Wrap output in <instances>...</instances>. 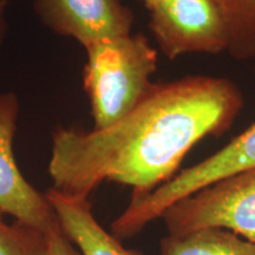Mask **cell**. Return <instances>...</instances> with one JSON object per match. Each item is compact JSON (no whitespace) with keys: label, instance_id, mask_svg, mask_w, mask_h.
Segmentation results:
<instances>
[{"label":"cell","instance_id":"obj_4","mask_svg":"<svg viewBox=\"0 0 255 255\" xmlns=\"http://www.w3.org/2000/svg\"><path fill=\"white\" fill-rule=\"evenodd\" d=\"M169 235L225 229L255 244V167L176 201L161 216Z\"/></svg>","mask_w":255,"mask_h":255},{"label":"cell","instance_id":"obj_10","mask_svg":"<svg viewBox=\"0 0 255 255\" xmlns=\"http://www.w3.org/2000/svg\"><path fill=\"white\" fill-rule=\"evenodd\" d=\"M227 30V52L237 59L255 58V0H214Z\"/></svg>","mask_w":255,"mask_h":255},{"label":"cell","instance_id":"obj_9","mask_svg":"<svg viewBox=\"0 0 255 255\" xmlns=\"http://www.w3.org/2000/svg\"><path fill=\"white\" fill-rule=\"evenodd\" d=\"M161 255H255V244L225 229H200L168 234L161 241Z\"/></svg>","mask_w":255,"mask_h":255},{"label":"cell","instance_id":"obj_8","mask_svg":"<svg viewBox=\"0 0 255 255\" xmlns=\"http://www.w3.org/2000/svg\"><path fill=\"white\" fill-rule=\"evenodd\" d=\"M45 195L60 228L81 255H143L128 250L95 218L89 197L69 196L50 188Z\"/></svg>","mask_w":255,"mask_h":255},{"label":"cell","instance_id":"obj_5","mask_svg":"<svg viewBox=\"0 0 255 255\" xmlns=\"http://www.w3.org/2000/svg\"><path fill=\"white\" fill-rule=\"evenodd\" d=\"M149 28L168 59L227 51V30L214 0H159L149 9Z\"/></svg>","mask_w":255,"mask_h":255},{"label":"cell","instance_id":"obj_13","mask_svg":"<svg viewBox=\"0 0 255 255\" xmlns=\"http://www.w3.org/2000/svg\"><path fill=\"white\" fill-rule=\"evenodd\" d=\"M7 0H0V51H1L2 44H4L6 32H7Z\"/></svg>","mask_w":255,"mask_h":255},{"label":"cell","instance_id":"obj_7","mask_svg":"<svg viewBox=\"0 0 255 255\" xmlns=\"http://www.w3.org/2000/svg\"><path fill=\"white\" fill-rule=\"evenodd\" d=\"M33 8L47 28L87 47L131 33L133 13L122 0H34Z\"/></svg>","mask_w":255,"mask_h":255},{"label":"cell","instance_id":"obj_12","mask_svg":"<svg viewBox=\"0 0 255 255\" xmlns=\"http://www.w3.org/2000/svg\"><path fill=\"white\" fill-rule=\"evenodd\" d=\"M46 255H81L60 228L59 222L46 233Z\"/></svg>","mask_w":255,"mask_h":255},{"label":"cell","instance_id":"obj_11","mask_svg":"<svg viewBox=\"0 0 255 255\" xmlns=\"http://www.w3.org/2000/svg\"><path fill=\"white\" fill-rule=\"evenodd\" d=\"M46 235L0 213V255H46Z\"/></svg>","mask_w":255,"mask_h":255},{"label":"cell","instance_id":"obj_1","mask_svg":"<svg viewBox=\"0 0 255 255\" xmlns=\"http://www.w3.org/2000/svg\"><path fill=\"white\" fill-rule=\"evenodd\" d=\"M244 98L225 78L190 76L154 84L131 113L102 130L57 128L49 175L52 188L89 197L103 181L154 190L176 175L194 145L231 128Z\"/></svg>","mask_w":255,"mask_h":255},{"label":"cell","instance_id":"obj_3","mask_svg":"<svg viewBox=\"0 0 255 255\" xmlns=\"http://www.w3.org/2000/svg\"><path fill=\"white\" fill-rule=\"evenodd\" d=\"M255 167V123L215 154L184 169L154 190L132 195L126 210L111 223L119 239H130L161 218L176 201L229 175Z\"/></svg>","mask_w":255,"mask_h":255},{"label":"cell","instance_id":"obj_14","mask_svg":"<svg viewBox=\"0 0 255 255\" xmlns=\"http://www.w3.org/2000/svg\"><path fill=\"white\" fill-rule=\"evenodd\" d=\"M139 1L145 6V8L149 11V9L152 8L156 4H157L159 0H139Z\"/></svg>","mask_w":255,"mask_h":255},{"label":"cell","instance_id":"obj_6","mask_svg":"<svg viewBox=\"0 0 255 255\" xmlns=\"http://www.w3.org/2000/svg\"><path fill=\"white\" fill-rule=\"evenodd\" d=\"M19 113L14 92L0 95V213L46 234L58 220L45 194L28 182L15 162L13 141Z\"/></svg>","mask_w":255,"mask_h":255},{"label":"cell","instance_id":"obj_2","mask_svg":"<svg viewBox=\"0 0 255 255\" xmlns=\"http://www.w3.org/2000/svg\"><path fill=\"white\" fill-rule=\"evenodd\" d=\"M83 85L94 130L114 126L131 113L154 85L157 52L142 33L104 39L85 47Z\"/></svg>","mask_w":255,"mask_h":255}]
</instances>
